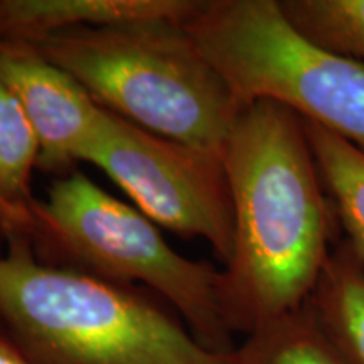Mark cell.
<instances>
[{
    "label": "cell",
    "mask_w": 364,
    "mask_h": 364,
    "mask_svg": "<svg viewBox=\"0 0 364 364\" xmlns=\"http://www.w3.org/2000/svg\"><path fill=\"white\" fill-rule=\"evenodd\" d=\"M223 164L233 250L220 297L231 332L253 329L311 300L331 248L332 208L300 117L272 102L243 107Z\"/></svg>",
    "instance_id": "1"
},
{
    "label": "cell",
    "mask_w": 364,
    "mask_h": 364,
    "mask_svg": "<svg viewBox=\"0 0 364 364\" xmlns=\"http://www.w3.org/2000/svg\"><path fill=\"white\" fill-rule=\"evenodd\" d=\"M0 255V322L29 364H235L130 287L36 257Z\"/></svg>",
    "instance_id": "2"
},
{
    "label": "cell",
    "mask_w": 364,
    "mask_h": 364,
    "mask_svg": "<svg viewBox=\"0 0 364 364\" xmlns=\"http://www.w3.org/2000/svg\"><path fill=\"white\" fill-rule=\"evenodd\" d=\"M33 46L105 110L164 139L223 154L243 108L177 22L75 29Z\"/></svg>",
    "instance_id": "3"
},
{
    "label": "cell",
    "mask_w": 364,
    "mask_h": 364,
    "mask_svg": "<svg viewBox=\"0 0 364 364\" xmlns=\"http://www.w3.org/2000/svg\"><path fill=\"white\" fill-rule=\"evenodd\" d=\"M33 216L29 243L41 260L65 262L118 285H147L176 307L203 346L235 351L221 307V272L177 253L139 209L70 171L36 199Z\"/></svg>",
    "instance_id": "4"
},
{
    "label": "cell",
    "mask_w": 364,
    "mask_h": 364,
    "mask_svg": "<svg viewBox=\"0 0 364 364\" xmlns=\"http://www.w3.org/2000/svg\"><path fill=\"white\" fill-rule=\"evenodd\" d=\"M241 107L272 102L364 152V63L295 27L277 0H199L184 22Z\"/></svg>",
    "instance_id": "5"
},
{
    "label": "cell",
    "mask_w": 364,
    "mask_h": 364,
    "mask_svg": "<svg viewBox=\"0 0 364 364\" xmlns=\"http://www.w3.org/2000/svg\"><path fill=\"white\" fill-rule=\"evenodd\" d=\"M81 162L103 171L152 223L206 240L225 265L230 260L233 209L223 154L154 135L105 110Z\"/></svg>",
    "instance_id": "6"
},
{
    "label": "cell",
    "mask_w": 364,
    "mask_h": 364,
    "mask_svg": "<svg viewBox=\"0 0 364 364\" xmlns=\"http://www.w3.org/2000/svg\"><path fill=\"white\" fill-rule=\"evenodd\" d=\"M0 80L38 134V169L63 174L81 162L105 113L88 91L33 44L2 39Z\"/></svg>",
    "instance_id": "7"
},
{
    "label": "cell",
    "mask_w": 364,
    "mask_h": 364,
    "mask_svg": "<svg viewBox=\"0 0 364 364\" xmlns=\"http://www.w3.org/2000/svg\"><path fill=\"white\" fill-rule=\"evenodd\" d=\"M198 6L199 0H0V39L34 44L88 27L184 24Z\"/></svg>",
    "instance_id": "8"
},
{
    "label": "cell",
    "mask_w": 364,
    "mask_h": 364,
    "mask_svg": "<svg viewBox=\"0 0 364 364\" xmlns=\"http://www.w3.org/2000/svg\"><path fill=\"white\" fill-rule=\"evenodd\" d=\"M41 144L24 108L0 80V220L4 240L27 238L33 231L31 191L33 171L39 167Z\"/></svg>",
    "instance_id": "9"
},
{
    "label": "cell",
    "mask_w": 364,
    "mask_h": 364,
    "mask_svg": "<svg viewBox=\"0 0 364 364\" xmlns=\"http://www.w3.org/2000/svg\"><path fill=\"white\" fill-rule=\"evenodd\" d=\"M311 306L349 364H364V258L349 241L331 250Z\"/></svg>",
    "instance_id": "10"
},
{
    "label": "cell",
    "mask_w": 364,
    "mask_h": 364,
    "mask_svg": "<svg viewBox=\"0 0 364 364\" xmlns=\"http://www.w3.org/2000/svg\"><path fill=\"white\" fill-rule=\"evenodd\" d=\"M233 359L235 364H349L318 322L311 300L253 329L235 348Z\"/></svg>",
    "instance_id": "11"
},
{
    "label": "cell",
    "mask_w": 364,
    "mask_h": 364,
    "mask_svg": "<svg viewBox=\"0 0 364 364\" xmlns=\"http://www.w3.org/2000/svg\"><path fill=\"white\" fill-rule=\"evenodd\" d=\"M304 125L336 216L364 258V152L322 127Z\"/></svg>",
    "instance_id": "12"
},
{
    "label": "cell",
    "mask_w": 364,
    "mask_h": 364,
    "mask_svg": "<svg viewBox=\"0 0 364 364\" xmlns=\"http://www.w3.org/2000/svg\"><path fill=\"white\" fill-rule=\"evenodd\" d=\"M280 7L309 39L364 63V0H282Z\"/></svg>",
    "instance_id": "13"
},
{
    "label": "cell",
    "mask_w": 364,
    "mask_h": 364,
    "mask_svg": "<svg viewBox=\"0 0 364 364\" xmlns=\"http://www.w3.org/2000/svg\"><path fill=\"white\" fill-rule=\"evenodd\" d=\"M0 364H29L2 322H0Z\"/></svg>",
    "instance_id": "14"
},
{
    "label": "cell",
    "mask_w": 364,
    "mask_h": 364,
    "mask_svg": "<svg viewBox=\"0 0 364 364\" xmlns=\"http://www.w3.org/2000/svg\"><path fill=\"white\" fill-rule=\"evenodd\" d=\"M0 238L4 240V226H2V220H0Z\"/></svg>",
    "instance_id": "15"
}]
</instances>
